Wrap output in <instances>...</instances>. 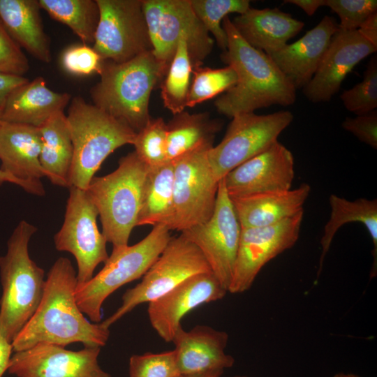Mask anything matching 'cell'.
Masks as SVG:
<instances>
[{
	"label": "cell",
	"mask_w": 377,
	"mask_h": 377,
	"mask_svg": "<svg viewBox=\"0 0 377 377\" xmlns=\"http://www.w3.org/2000/svg\"><path fill=\"white\" fill-rule=\"evenodd\" d=\"M77 285L72 263L59 258L47 273L37 309L12 341L14 353L40 343L65 347L79 342L84 347L99 348L107 343L110 330L101 323H90L77 306Z\"/></svg>",
	"instance_id": "6da1fadb"
},
{
	"label": "cell",
	"mask_w": 377,
	"mask_h": 377,
	"mask_svg": "<svg viewBox=\"0 0 377 377\" xmlns=\"http://www.w3.org/2000/svg\"><path fill=\"white\" fill-rule=\"evenodd\" d=\"M222 27L228 46L221 59L234 69L237 82L215 101L216 110L232 118L273 105H293L296 89L270 57L244 40L228 16L223 20Z\"/></svg>",
	"instance_id": "7a4b0ae2"
},
{
	"label": "cell",
	"mask_w": 377,
	"mask_h": 377,
	"mask_svg": "<svg viewBox=\"0 0 377 377\" xmlns=\"http://www.w3.org/2000/svg\"><path fill=\"white\" fill-rule=\"evenodd\" d=\"M100 80L90 90L93 105L135 133L151 119L152 90L165 75L152 51L124 63L103 61Z\"/></svg>",
	"instance_id": "3957f363"
},
{
	"label": "cell",
	"mask_w": 377,
	"mask_h": 377,
	"mask_svg": "<svg viewBox=\"0 0 377 377\" xmlns=\"http://www.w3.org/2000/svg\"><path fill=\"white\" fill-rule=\"evenodd\" d=\"M37 231L21 221L7 242V251L0 256V332L12 343L29 320L42 299L45 272L29 256V243Z\"/></svg>",
	"instance_id": "277c9868"
},
{
	"label": "cell",
	"mask_w": 377,
	"mask_h": 377,
	"mask_svg": "<svg viewBox=\"0 0 377 377\" xmlns=\"http://www.w3.org/2000/svg\"><path fill=\"white\" fill-rule=\"evenodd\" d=\"M66 119L73 147L70 187L86 190L105 158L133 145L136 133L81 96L71 99Z\"/></svg>",
	"instance_id": "5b68a950"
},
{
	"label": "cell",
	"mask_w": 377,
	"mask_h": 377,
	"mask_svg": "<svg viewBox=\"0 0 377 377\" xmlns=\"http://www.w3.org/2000/svg\"><path fill=\"white\" fill-rule=\"evenodd\" d=\"M148 170L133 151L119 159L113 172L94 176L86 189L98 211L102 233L112 248L128 245L130 235L137 226Z\"/></svg>",
	"instance_id": "8992f818"
},
{
	"label": "cell",
	"mask_w": 377,
	"mask_h": 377,
	"mask_svg": "<svg viewBox=\"0 0 377 377\" xmlns=\"http://www.w3.org/2000/svg\"><path fill=\"white\" fill-rule=\"evenodd\" d=\"M170 231L166 226L158 224L139 242L112 248L99 272L77 285L75 297L82 313L92 322L100 323L105 300L120 287L143 276L170 239Z\"/></svg>",
	"instance_id": "52a82bcc"
},
{
	"label": "cell",
	"mask_w": 377,
	"mask_h": 377,
	"mask_svg": "<svg viewBox=\"0 0 377 377\" xmlns=\"http://www.w3.org/2000/svg\"><path fill=\"white\" fill-rule=\"evenodd\" d=\"M152 53L165 73L178 42L184 38L193 68L211 53L214 39L193 10L191 0H142Z\"/></svg>",
	"instance_id": "ba28073f"
},
{
	"label": "cell",
	"mask_w": 377,
	"mask_h": 377,
	"mask_svg": "<svg viewBox=\"0 0 377 377\" xmlns=\"http://www.w3.org/2000/svg\"><path fill=\"white\" fill-rule=\"evenodd\" d=\"M210 272L207 260L193 243L182 233L171 237L141 281L124 293L121 306L101 323L109 329L139 304L158 299L193 275Z\"/></svg>",
	"instance_id": "9c48e42d"
},
{
	"label": "cell",
	"mask_w": 377,
	"mask_h": 377,
	"mask_svg": "<svg viewBox=\"0 0 377 377\" xmlns=\"http://www.w3.org/2000/svg\"><path fill=\"white\" fill-rule=\"evenodd\" d=\"M214 147V146H213ZM204 147L173 160V216L169 230L182 232L206 222L212 215L219 181Z\"/></svg>",
	"instance_id": "30bf717a"
},
{
	"label": "cell",
	"mask_w": 377,
	"mask_h": 377,
	"mask_svg": "<svg viewBox=\"0 0 377 377\" xmlns=\"http://www.w3.org/2000/svg\"><path fill=\"white\" fill-rule=\"evenodd\" d=\"M293 119L292 112L286 110L233 117L223 140L208 151L216 177L221 180L230 171L269 148L278 141Z\"/></svg>",
	"instance_id": "8fae6325"
},
{
	"label": "cell",
	"mask_w": 377,
	"mask_h": 377,
	"mask_svg": "<svg viewBox=\"0 0 377 377\" xmlns=\"http://www.w3.org/2000/svg\"><path fill=\"white\" fill-rule=\"evenodd\" d=\"M98 211L86 190L69 187L64 219L54 236L59 251L71 253L77 265V284L89 281L96 267L108 258V242L97 226Z\"/></svg>",
	"instance_id": "7c38bea8"
},
{
	"label": "cell",
	"mask_w": 377,
	"mask_h": 377,
	"mask_svg": "<svg viewBox=\"0 0 377 377\" xmlns=\"http://www.w3.org/2000/svg\"><path fill=\"white\" fill-rule=\"evenodd\" d=\"M99 22L93 49L103 61L124 63L152 46L142 0H96Z\"/></svg>",
	"instance_id": "4fadbf2b"
},
{
	"label": "cell",
	"mask_w": 377,
	"mask_h": 377,
	"mask_svg": "<svg viewBox=\"0 0 377 377\" xmlns=\"http://www.w3.org/2000/svg\"><path fill=\"white\" fill-rule=\"evenodd\" d=\"M241 226L223 179L219 183L212 216L181 233L201 251L212 272L228 292L239 247Z\"/></svg>",
	"instance_id": "5bb4252c"
},
{
	"label": "cell",
	"mask_w": 377,
	"mask_h": 377,
	"mask_svg": "<svg viewBox=\"0 0 377 377\" xmlns=\"http://www.w3.org/2000/svg\"><path fill=\"white\" fill-rule=\"evenodd\" d=\"M302 219L303 211L272 226L242 228L228 292L248 290L268 262L292 248L299 238Z\"/></svg>",
	"instance_id": "9a60e30c"
},
{
	"label": "cell",
	"mask_w": 377,
	"mask_h": 377,
	"mask_svg": "<svg viewBox=\"0 0 377 377\" xmlns=\"http://www.w3.org/2000/svg\"><path fill=\"white\" fill-rule=\"evenodd\" d=\"M99 347L74 351L40 343L15 352L8 371L17 377H111L98 364Z\"/></svg>",
	"instance_id": "2e32d148"
},
{
	"label": "cell",
	"mask_w": 377,
	"mask_h": 377,
	"mask_svg": "<svg viewBox=\"0 0 377 377\" xmlns=\"http://www.w3.org/2000/svg\"><path fill=\"white\" fill-rule=\"evenodd\" d=\"M227 293L212 272L193 275L148 303L150 324L163 340L171 342L188 313L203 304L222 299Z\"/></svg>",
	"instance_id": "e0dca14e"
},
{
	"label": "cell",
	"mask_w": 377,
	"mask_h": 377,
	"mask_svg": "<svg viewBox=\"0 0 377 377\" xmlns=\"http://www.w3.org/2000/svg\"><path fill=\"white\" fill-rule=\"evenodd\" d=\"M292 152L279 141L230 171L223 179L230 198L291 189Z\"/></svg>",
	"instance_id": "ac0fdd59"
},
{
	"label": "cell",
	"mask_w": 377,
	"mask_h": 377,
	"mask_svg": "<svg viewBox=\"0 0 377 377\" xmlns=\"http://www.w3.org/2000/svg\"><path fill=\"white\" fill-rule=\"evenodd\" d=\"M376 50L357 30L339 29L318 68L303 88L304 94L313 103L329 101L353 68Z\"/></svg>",
	"instance_id": "d6986e66"
},
{
	"label": "cell",
	"mask_w": 377,
	"mask_h": 377,
	"mask_svg": "<svg viewBox=\"0 0 377 377\" xmlns=\"http://www.w3.org/2000/svg\"><path fill=\"white\" fill-rule=\"evenodd\" d=\"M40 128L1 121L0 169L15 179L29 193L45 195L40 179L45 177L40 163Z\"/></svg>",
	"instance_id": "ffe728a7"
},
{
	"label": "cell",
	"mask_w": 377,
	"mask_h": 377,
	"mask_svg": "<svg viewBox=\"0 0 377 377\" xmlns=\"http://www.w3.org/2000/svg\"><path fill=\"white\" fill-rule=\"evenodd\" d=\"M178 371L182 375L223 371L235 363L226 353L228 334L208 325H196L189 331L180 326L172 341Z\"/></svg>",
	"instance_id": "44dd1931"
},
{
	"label": "cell",
	"mask_w": 377,
	"mask_h": 377,
	"mask_svg": "<svg viewBox=\"0 0 377 377\" xmlns=\"http://www.w3.org/2000/svg\"><path fill=\"white\" fill-rule=\"evenodd\" d=\"M338 29L334 18L325 15L299 40L268 55L296 89L304 88L318 68Z\"/></svg>",
	"instance_id": "7402d4cb"
},
{
	"label": "cell",
	"mask_w": 377,
	"mask_h": 377,
	"mask_svg": "<svg viewBox=\"0 0 377 377\" xmlns=\"http://www.w3.org/2000/svg\"><path fill=\"white\" fill-rule=\"evenodd\" d=\"M66 92L49 89L42 77L15 88L1 110V121L40 128L58 112L64 111L71 101Z\"/></svg>",
	"instance_id": "603a6c76"
},
{
	"label": "cell",
	"mask_w": 377,
	"mask_h": 377,
	"mask_svg": "<svg viewBox=\"0 0 377 377\" xmlns=\"http://www.w3.org/2000/svg\"><path fill=\"white\" fill-rule=\"evenodd\" d=\"M311 187L230 198L241 228L272 226L303 211Z\"/></svg>",
	"instance_id": "cb8c5ba5"
},
{
	"label": "cell",
	"mask_w": 377,
	"mask_h": 377,
	"mask_svg": "<svg viewBox=\"0 0 377 377\" xmlns=\"http://www.w3.org/2000/svg\"><path fill=\"white\" fill-rule=\"evenodd\" d=\"M231 21L244 40L267 54L286 45L304 26L303 22L277 8L250 7Z\"/></svg>",
	"instance_id": "d4e9b609"
},
{
	"label": "cell",
	"mask_w": 377,
	"mask_h": 377,
	"mask_svg": "<svg viewBox=\"0 0 377 377\" xmlns=\"http://www.w3.org/2000/svg\"><path fill=\"white\" fill-rule=\"evenodd\" d=\"M38 0H0V21L19 46L40 61H51L50 42Z\"/></svg>",
	"instance_id": "484cf974"
},
{
	"label": "cell",
	"mask_w": 377,
	"mask_h": 377,
	"mask_svg": "<svg viewBox=\"0 0 377 377\" xmlns=\"http://www.w3.org/2000/svg\"><path fill=\"white\" fill-rule=\"evenodd\" d=\"M40 163L52 184L69 188L73 147L66 115L58 112L40 127Z\"/></svg>",
	"instance_id": "4316f807"
},
{
	"label": "cell",
	"mask_w": 377,
	"mask_h": 377,
	"mask_svg": "<svg viewBox=\"0 0 377 377\" xmlns=\"http://www.w3.org/2000/svg\"><path fill=\"white\" fill-rule=\"evenodd\" d=\"M331 213L324 227L320 245L322 252L319 260L318 276L320 275L325 257L328 252L337 230L343 225L358 222L364 224L371 239L373 263L369 274L371 279L377 274V200L359 198L354 201L332 194L329 198Z\"/></svg>",
	"instance_id": "83f0119b"
},
{
	"label": "cell",
	"mask_w": 377,
	"mask_h": 377,
	"mask_svg": "<svg viewBox=\"0 0 377 377\" xmlns=\"http://www.w3.org/2000/svg\"><path fill=\"white\" fill-rule=\"evenodd\" d=\"M221 123L211 119L207 113L189 114L187 112L175 114L166 124L167 160L178 157L204 147H213L216 134Z\"/></svg>",
	"instance_id": "f1b7e54d"
},
{
	"label": "cell",
	"mask_w": 377,
	"mask_h": 377,
	"mask_svg": "<svg viewBox=\"0 0 377 377\" xmlns=\"http://www.w3.org/2000/svg\"><path fill=\"white\" fill-rule=\"evenodd\" d=\"M174 172L172 161L149 168L143 186L137 226L162 224L169 229L173 216Z\"/></svg>",
	"instance_id": "f546056e"
},
{
	"label": "cell",
	"mask_w": 377,
	"mask_h": 377,
	"mask_svg": "<svg viewBox=\"0 0 377 377\" xmlns=\"http://www.w3.org/2000/svg\"><path fill=\"white\" fill-rule=\"evenodd\" d=\"M40 8L55 20L68 26L82 41L94 43L99 22L96 0H38Z\"/></svg>",
	"instance_id": "4dcf8cb0"
},
{
	"label": "cell",
	"mask_w": 377,
	"mask_h": 377,
	"mask_svg": "<svg viewBox=\"0 0 377 377\" xmlns=\"http://www.w3.org/2000/svg\"><path fill=\"white\" fill-rule=\"evenodd\" d=\"M192 71L193 66L186 40L182 38L161 82L163 105L173 115L184 112L186 108Z\"/></svg>",
	"instance_id": "1f68e13d"
},
{
	"label": "cell",
	"mask_w": 377,
	"mask_h": 377,
	"mask_svg": "<svg viewBox=\"0 0 377 377\" xmlns=\"http://www.w3.org/2000/svg\"><path fill=\"white\" fill-rule=\"evenodd\" d=\"M191 3L195 15L223 52L228 46L223 20L230 13L242 15L250 8L249 0H191Z\"/></svg>",
	"instance_id": "d6a6232c"
},
{
	"label": "cell",
	"mask_w": 377,
	"mask_h": 377,
	"mask_svg": "<svg viewBox=\"0 0 377 377\" xmlns=\"http://www.w3.org/2000/svg\"><path fill=\"white\" fill-rule=\"evenodd\" d=\"M192 79L186 107H194L226 92L237 82L234 69L227 66L221 68L198 66L193 68Z\"/></svg>",
	"instance_id": "836d02e7"
},
{
	"label": "cell",
	"mask_w": 377,
	"mask_h": 377,
	"mask_svg": "<svg viewBox=\"0 0 377 377\" xmlns=\"http://www.w3.org/2000/svg\"><path fill=\"white\" fill-rule=\"evenodd\" d=\"M166 123L161 117L151 118L136 133L133 145L139 158L148 167L159 166L167 160Z\"/></svg>",
	"instance_id": "e575fe53"
},
{
	"label": "cell",
	"mask_w": 377,
	"mask_h": 377,
	"mask_svg": "<svg viewBox=\"0 0 377 377\" xmlns=\"http://www.w3.org/2000/svg\"><path fill=\"white\" fill-rule=\"evenodd\" d=\"M346 110L357 115L369 113L377 108V58L373 57L362 81L343 91L340 96Z\"/></svg>",
	"instance_id": "d590c367"
},
{
	"label": "cell",
	"mask_w": 377,
	"mask_h": 377,
	"mask_svg": "<svg viewBox=\"0 0 377 377\" xmlns=\"http://www.w3.org/2000/svg\"><path fill=\"white\" fill-rule=\"evenodd\" d=\"M179 375L174 350L133 355L129 359V377H177Z\"/></svg>",
	"instance_id": "8d00e7d4"
},
{
	"label": "cell",
	"mask_w": 377,
	"mask_h": 377,
	"mask_svg": "<svg viewBox=\"0 0 377 377\" xmlns=\"http://www.w3.org/2000/svg\"><path fill=\"white\" fill-rule=\"evenodd\" d=\"M325 6L339 16L338 27L343 31L357 30L369 15L377 12L376 0H325Z\"/></svg>",
	"instance_id": "74e56055"
},
{
	"label": "cell",
	"mask_w": 377,
	"mask_h": 377,
	"mask_svg": "<svg viewBox=\"0 0 377 377\" xmlns=\"http://www.w3.org/2000/svg\"><path fill=\"white\" fill-rule=\"evenodd\" d=\"M102 62L101 57L93 47L84 44L69 47L61 57L64 70L76 75L99 74Z\"/></svg>",
	"instance_id": "f35d334b"
},
{
	"label": "cell",
	"mask_w": 377,
	"mask_h": 377,
	"mask_svg": "<svg viewBox=\"0 0 377 377\" xmlns=\"http://www.w3.org/2000/svg\"><path fill=\"white\" fill-rule=\"evenodd\" d=\"M29 69L27 57L0 21V72L23 76Z\"/></svg>",
	"instance_id": "ab89813d"
},
{
	"label": "cell",
	"mask_w": 377,
	"mask_h": 377,
	"mask_svg": "<svg viewBox=\"0 0 377 377\" xmlns=\"http://www.w3.org/2000/svg\"><path fill=\"white\" fill-rule=\"evenodd\" d=\"M342 127L353 133L362 142L377 148V112L357 115L355 117H346Z\"/></svg>",
	"instance_id": "60d3db41"
},
{
	"label": "cell",
	"mask_w": 377,
	"mask_h": 377,
	"mask_svg": "<svg viewBox=\"0 0 377 377\" xmlns=\"http://www.w3.org/2000/svg\"><path fill=\"white\" fill-rule=\"evenodd\" d=\"M29 80L24 76L0 72V110H1L9 94Z\"/></svg>",
	"instance_id": "b9f144b4"
},
{
	"label": "cell",
	"mask_w": 377,
	"mask_h": 377,
	"mask_svg": "<svg viewBox=\"0 0 377 377\" xmlns=\"http://www.w3.org/2000/svg\"><path fill=\"white\" fill-rule=\"evenodd\" d=\"M357 31L363 38L377 47V12L369 15Z\"/></svg>",
	"instance_id": "7bdbcfd3"
},
{
	"label": "cell",
	"mask_w": 377,
	"mask_h": 377,
	"mask_svg": "<svg viewBox=\"0 0 377 377\" xmlns=\"http://www.w3.org/2000/svg\"><path fill=\"white\" fill-rule=\"evenodd\" d=\"M12 351H13L12 343L0 332V377H2L8 369Z\"/></svg>",
	"instance_id": "ee69618b"
},
{
	"label": "cell",
	"mask_w": 377,
	"mask_h": 377,
	"mask_svg": "<svg viewBox=\"0 0 377 377\" xmlns=\"http://www.w3.org/2000/svg\"><path fill=\"white\" fill-rule=\"evenodd\" d=\"M285 3L294 4L309 15L312 16L322 6H325V0H286Z\"/></svg>",
	"instance_id": "f6af8a7d"
},
{
	"label": "cell",
	"mask_w": 377,
	"mask_h": 377,
	"mask_svg": "<svg viewBox=\"0 0 377 377\" xmlns=\"http://www.w3.org/2000/svg\"><path fill=\"white\" fill-rule=\"evenodd\" d=\"M1 110H0V124H1ZM4 182H10V183L19 186V183L15 179L8 175L0 169V186L2 185Z\"/></svg>",
	"instance_id": "bcb514c9"
},
{
	"label": "cell",
	"mask_w": 377,
	"mask_h": 377,
	"mask_svg": "<svg viewBox=\"0 0 377 377\" xmlns=\"http://www.w3.org/2000/svg\"><path fill=\"white\" fill-rule=\"evenodd\" d=\"M223 371H211L204 374H193V375H182L180 374L177 377H221Z\"/></svg>",
	"instance_id": "7dc6e473"
},
{
	"label": "cell",
	"mask_w": 377,
	"mask_h": 377,
	"mask_svg": "<svg viewBox=\"0 0 377 377\" xmlns=\"http://www.w3.org/2000/svg\"><path fill=\"white\" fill-rule=\"evenodd\" d=\"M333 377H360V376L355 375L354 374H346V373H338L333 376Z\"/></svg>",
	"instance_id": "c3c4849f"
},
{
	"label": "cell",
	"mask_w": 377,
	"mask_h": 377,
	"mask_svg": "<svg viewBox=\"0 0 377 377\" xmlns=\"http://www.w3.org/2000/svg\"><path fill=\"white\" fill-rule=\"evenodd\" d=\"M222 377V376H221ZM232 377H249V376H232Z\"/></svg>",
	"instance_id": "681fc988"
}]
</instances>
